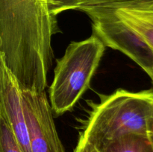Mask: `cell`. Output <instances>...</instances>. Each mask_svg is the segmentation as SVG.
<instances>
[{
  "mask_svg": "<svg viewBox=\"0 0 153 152\" xmlns=\"http://www.w3.org/2000/svg\"><path fill=\"white\" fill-rule=\"evenodd\" d=\"M58 31L47 0H0V52L20 84L48 78Z\"/></svg>",
  "mask_w": 153,
  "mask_h": 152,
  "instance_id": "1",
  "label": "cell"
},
{
  "mask_svg": "<svg viewBox=\"0 0 153 152\" xmlns=\"http://www.w3.org/2000/svg\"><path fill=\"white\" fill-rule=\"evenodd\" d=\"M100 102L91 104L89 116L80 133L85 139L99 150L123 136H146L153 89L140 92L119 89L111 95H100Z\"/></svg>",
  "mask_w": 153,
  "mask_h": 152,
  "instance_id": "2",
  "label": "cell"
},
{
  "mask_svg": "<svg viewBox=\"0 0 153 152\" xmlns=\"http://www.w3.org/2000/svg\"><path fill=\"white\" fill-rule=\"evenodd\" d=\"M105 48L93 34L85 40L71 42L64 55L56 60L54 78L49 89V104L55 116L72 110L89 88Z\"/></svg>",
  "mask_w": 153,
  "mask_h": 152,
  "instance_id": "3",
  "label": "cell"
},
{
  "mask_svg": "<svg viewBox=\"0 0 153 152\" xmlns=\"http://www.w3.org/2000/svg\"><path fill=\"white\" fill-rule=\"evenodd\" d=\"M92 21L93 34L106 47L125 54L147 73L153 83V50L112 10L101 9L85 12Z\"/></svg>",
  "mask_w": 153,
  "mask_h": 152,
  "instance_id": "4",
  "label": "cell"
},
{
  "mask_svg": "<svg viewBox=\"0 0 153 152\" xmlns=\"http://www.w3.org/2000/svg\"><path fill=\"white\" fill-rule=\"evenodd\" d=\"M31 152H65L45 91H22Z\"/></svg>",
  "mask_w": 153,
  "mask_h": 152,
  "instance_id": "5",
  "label": "cell"
},
{
  "mask_svg": "<svg viewBox=\"0 0 153 152\" xmlns=\"http://www.w3.org/2000/svg\"><path fill=\"white\" fill-rule=\"evenodd\" d=\"M0 111L22 152H31L22 91L0 52Z\"/></svg>",
  "mask_w": 153,
  "mask_h": 152,
  "instance_id": "6",
  "label": "cell"
},
{
  "mask_svg": "<svg viewBox=\"0 0 153 152\" xmlns=\"http://www.w3.org/2000/svg\"><path fill=\"white\" fill-rule=\"evenodd\" d=\"M153 4V0H72L67 10H75L85 13L88 10L137 8Z\"/></svg>",
  "mask_w": 153,
  "mask_h": 152,
  "instance_id": "7",
  "label": "cell"
},
{
  "mask_svg": "<svg viewBox=\"0 0 153 152\" xmlns=\"http://www.w3.org/2000/svg\"><path fill=\"white\" fill-rule=\"evenodd\" d=\"M99 152H153L147 136L128 134L109 142Z\"/></svg>",
  "mask_w": 153,
  "mask_h": 152,
  "instance_id": "8",
  "label": "cell"
},
{
  "mask_svg": "<svg viewBox=\"0 0 153 152\" xmlns=\"http://www.w3.org/2000/svg\"><path fill=\"white\" fill-rule=\"evenodd\" d=\"M112 10L124 23L135 31L153 50V25L137 17L126 9L120 8Z\"/></svg>",
  "mask_w": 153,
  "mask_h": 152,
  "instance_id": "9",
  "label": "cell"
},
{
  "mask_svg": "<svg viewBox=\"0 0 153 152\" xmlns=\"http://www.w3.org/2000/svg\"><path fill=\"white\" fill-rule=\"evenodd\" d=\"M0 152H22L10 126L0 115Z\"/></svg>",
  "mask_w": 153,
  "mask_h": 152,
  "instance_id": "10",
  "label": "cell"
},
{
  "mask_svg": "<svg viewBox=\"0 0 153 152\" xmlns=\"http://www.w3.org/2000/svg\"><path fill=\"white\" fill-rule=\"evenodd\" d=\"M140 19L153 25V4L137 8H124Z\"/></svg>",
  "mask_w": 153,
  "mask_h": 152,
  "instance_id": "11",
  "label": "cell"
},
{
  "mask_svg": "<svg viewBox=\"0 0 153 152\" xmlns=\"http://www.w3.org/2000/svg\"><path fill=\"white\" fill-rule=\"evenodd\" d=\"M74 152H99V151L95 146L85 139L84 137L79 134V142Z\"/></svg>",
  "mask_w": 153,
  "mask_h": 152,
  "instance_id": "12",
  "label": "cell"
},
{
  "mask_svg": "<svg viewBox=\"0 0 153 152\" xmlns=\"http://www.w3.org/2000/svg\"><path fill=\"white\" fill-rule=\"evenodd\" d=\"M146 136L150 142L153 148V106L151 110L150 115L148 118L147 121V129H146Z\"/></svg>",
  "mask_w": 153,
  "mask_h": 152,
  "instance_id": "13",
  "label": "cell"
},
{
  "mask_svg": "<svg viewBox=\"0 0 153 152\" xmlns=\"http://www.w3.org/2000/svg\"><path fill=\"white\" fill-rule=\"evenodd\" d=\"M0 115H1V111H0Z\"/></svg>",
  "mask_w": 153,
  "mask_h": 152,
  "instance_id": "14",
  "label": "cell"
}]
</instances>
